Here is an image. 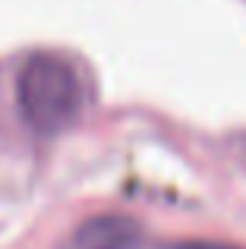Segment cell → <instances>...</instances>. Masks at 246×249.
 <instances>
[{"instance_id": "obj_1", "label": "cell", "mask_w": 246, "mask_h": 249, "mask_svg": "<svg viewBox=\"0 0 246 249\" xmlns=\"http://www.w3.org/2000/svg\"><path fill=\"white\" fill-rule=\"evenodd\" d=\"M16 98L25 123L38 133H60L86 104L82 76L60 54H32L16 79Z\"/></svg>"}, {"instance_id": "obj_2", "label": "cell", "mask_w": 246, "mask_h": 249, "mask_svg": "<svg viewBox=\"0 0 246 249\" xmlns=\"http://www.w3.org/2000/svg\"><path fill=\"white\" fill-rule=\"evenodd\" d=\"M139 227L129 218H92L76 231L73 249H133Z\"/></svg>"}]
</instances>
